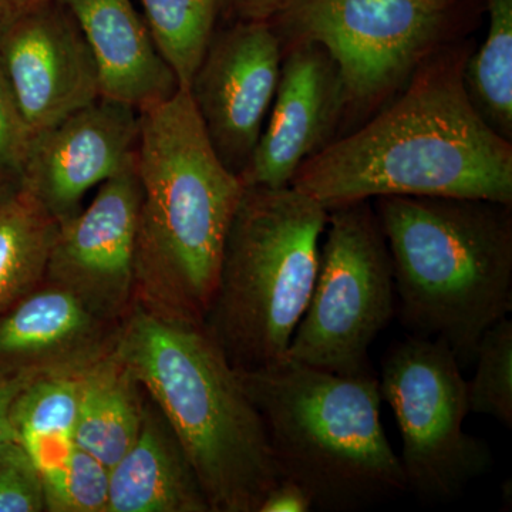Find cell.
Returning a JSON list of instances; mask_svg holds the SVG:
<instances>
[{
  "label": "cell",
  "mask_w": 512,
  "mask_h": 512,
  "mask_svg": "<svg viewBox=\"0 0 512 512\" xmlns=\"http://www.w3.org/2000/svg\"><path fill=\"white\" fill-rule=\"evenodd\" d=\"M466 59L421 64L403 94L299 168L292 187L325 208L380 197L476 198L512 205V143L468 97Z\"/></svg>",
  "instance_id": "1"
},
{
  "label": "cell",
  "mask_w": 512,
  "mask_h": 512,
  "mask_svg": "<svg viewBox=\"0 0 512 512\" xmlns=\"http://www.w3.org/2000/svg\"><path fill=\"white\" fill-rule=\"evenodd\" d=\"M138 113L136 302L204 325L245 185L215 153L188 90Z\"/></svg>",
  "instance_id": "2"
},
{
  "label": "cell",
  "mask_w": 512,
  "mask_h": 512,
  "mask_svg": "<svg viewBox=\"0 0 512 512\" xmlns=\"http://www.w3.org/2000/svg\"><path fill=\"white\" fill-rule=\"evenodd\" d=\"M113 352L170 424L211 512H258L281 476L261 414L205 326L136 302Z\"/></svg>",
  "instance_id": "3"
},
{
  "label": "cell",
  "mask_w": 512,
  "mask_h": 512,
  "mask_svg": "<svg viewBox=\"0 0 512 512\" xmlns=\"http://www.w3.org/2000/svg\"><path fill=\"white\" fill-rule=\"evenodd\" d=\"M400 322L444 340L461 365L485 330L512 311V212L501 202L380 197Z\"/></svg>",
  "instance_id": "4"
},
{
  "label": "cell",
  "mask_w": 512,
  "mask_h": 512,
  "mask_svg": "<svg viewBox=\"0 0 512 512\" xmlns=\"http://www.w3.org/2000/svg\"><path fill=\"white\" fill-rule=\"evenodd\" d=\"M237 372L264 421L281 480L299 485L313 510H362L407 491L375 375H336L291 359Z\"/></svg>",
  "instance_id": "5"
},
{
  "label": "cell",
  "mask_w": 512,
  "mask_h": 512,
  "mask_svg": "<svg viewBox=\"0 0 512 512\" xmlns=\"http://www.w3.org/2000/svg\"><path fill=\"white\" fill-rule=\"evenodd\" d=\"M328 208L292 185L245 187L205 329L238 370L288 359L319 271Z\"/></svg>",
  "instance_id": "6"
},
{
  "label": "cell",
  "mask_w": 512,
  "mask_h": 512,
  "mask_svg": "<svg viewBox=\"0 0 512 512\" xmlns=\"http://www.w3.org/2000/svg\"><path fill=\"white\" fill-rule=\"evenodd\" d=\"M328 211L315 288L288 359L336 375H375L370 348L397 306L392 258L369 201Z\"/></svg>",
  "instance_id": "7"
},
{
  "label": "cell",
  "mask_w": 512,
  "mask_h": 512,
  "mask_svg": "<svg viewBox=\"0 0 512 512\" xmlns=\"http://www.w3.org/2000/svg\"><path fill=\"white\" fill-rule=\"evenodd\" d=\"M379 390L396 419L407 491L450 501L493 463L485 441L464 431L467 380L444 340L412 335L383 360Z\"/></svg>",
  "instance_id": "8"
},
{
  "label": "cell",
  "mask_w": 512,
  "mask_h": 512,
  "mask_svg": "<svg viewBox=\"0 0 512 512\" xmlns=\"http://www.w3.org/2000/svg\"><path fill=\"white\" fill-rule=\"evenodd\" d=\"M440 0H299L285 13L295 42L325 47L345 83L348 104L366 107L412 79L439 39Z\"/></svg>",
  "instance_id": "9"
},
{
  "label": "cell",
  "mask_w": 512,
  "mask_h": 512,
  "mask_svg": "<svg viewBox=\"0 0 512 512\" xmlns=\"http://www.w3.org/2000/svg\"><path fill=\"white\" fill-rule=\"evenodd\" d=\"M140 185L136 163L97 188L87 207L57 225L47 256V284L76 295L111 323L136 303Z\"/></svg>",
  "instance_id": "10"
},
{
  "label": "cell",
  "mask_w": 512,
  "mask_h": 512,
  "mask_svg": "<svg viewBox=\"0 0 512 512\" xmlns=\"http://www.w3.org/2000/svg\"><path fill=\"white\" fill-rule=\"evenodd\" d=\"M282 59L268 22H238L212 35L187 89L215 153L239 177L264 130Z\"/></svg>",
  "instance_id": "11"
},
{
  "label": "cell",
  "mask_w": 512,
  "mask_h": 512,
  "mask_svg": "<svg viewBox=\"0 0 512 512\" xmlns=\"http://www.w3.org/2000/svg\"><path fill=\"white\" fill-rule=\"evenodd\" d=\"M138 134V109L101 96L33 133L20 183L62 224L90 191L136 163Z\"/></svg>",
  "instance_id": "12"
},
{
  "label": "cell",
  "mask_w": 512,
  "mask_h": 512,
  "mask_svg": "<svg viewBox=\"0 0 512 512\" xmlns=\"http://www.w3.org/2000/svg\"><path fill=\"white\" fill-rule=\"evenodd\" d=\"M0 67L32 133L101 97L92 49L59 0L37 6L3 36Z\"/></svg>",
  "instance_id": "13"
},
{
  "label": "cell",
  "mask_w": 512,
  "mask_h": 512,
  "mask_svg": "<svg viewBox=\"0 0 512 512\" xmlns=\"http://www.w3.org/2000/svg\"><path fill=\"white\" fill-rule=\"evenodd\" d=\"M346 106L345 83L328 50L308 40L293 43L282 59L264 130L241 174L245 187L291 185L299 168L332 143Z\"/></svg>",
  "instance_id": "14"
},
{
  "label": "cell",
  "mask_w": 512,
  "mask_h": 512,
  "mask_svg": "<svg viewBox=\"0 0 512 512\" xmlns=\"http://www.w3.org/2000/svg\"><path fill=\"white\" fill-rule=\"evenodd\" d=\"M117 326L72 292L43 281L0 313V373L84 372L113 348Z\"/></svg>",
  "instance_id": "15"
},
{
  "label": "cell",
  "mask_w": 512,
  "mask_h": 512,
  "mask_svg": "<svg viewBox=\"0 0 512 512\" xmlns=\"http://www.w3.org/2000/svg\"><path fill=\"white\" fill-rule=\"evenodd\" d=\"M59 2L69 10L92 49L101 96L140 110L181 89L133 0Z\"/></svg>",
  "instance_id": "16"
},
{
  "label": "cell",
  "mask_w": 512,
  "mask_h": 512,
  "mask_svg": "<svg viewBox=\"0 0 512 512\" xmlns=\"http://www.w3.org/2000/svg\"><path fill=\"white\" fill-rule=\"evenodd\" d=\"M107 512H211L180 441L150 399L136 441L110 468Z\"/></svg>",
  "instance_id": "17"
},
{
  "label": "cell",
  "mask_w": 512,
  "mask_h": 512,
  "mask_svg": "<svg viewBox=\"0 0 512 512\" xmlns=\"http://www.w3.org/2000/svg\"><path fill=\"white\" fill-rule=\"evenodd\" d=\"M146 400L143 387L111 348L83 372L74 444L113 467L140 433Z\"/></svg>",
  "instance_id": "18"
},
{
  "label": "cell",
  "mask_w": 512,
  "mask_h": 512,
  "mask_svg": "<svg viewBox=\"0 0 512 512\" xmlns=\"http://www.w3.org/2000/svg\"><path fill=\"white\" fill-rule=\"evenodd\" d=\"M57 225L20 180L0 185V313L42 284Z\"/></svg>",
  "instance_id": "19"
},
{
  "label": "cell",
  "mask_w": 512,
  "mask_h": 512,
  "mask_svg": "<svg viewBox=\"0 0 512 512\" xmlns=\"http://www.w3.org/2000/svg\"><path fill=\"white\" fill-rule=\"evenodd\" d=\"M82 376L83 372L35 377L13 403L16 441L28 451L39 473L60 466L72 453Z\"/></svg>",
  "instance_id": "20"
},
{
  "label": "cell",
  "mask_w": 512,
  "mask_h": 512,
  "mask_svg": "<svg viewBox=\"0 0 512 512\" xmlns=\"http://www.w3.org/2000/svg\"><path fill=\"white\" fill-rule=\"evenodd\" d=\"M483 45L464 62L468 97L488 126L512 140V0H487Z\"/></svg>",
  "instance_id": "21"
},
{
  "label": "cell",
  "mask_w": 512,
  "mask_h": 512,
  "mask_svg": "<svg viewBox=\"0 0 512 512\" xmlns=\"http://www.w3.org/2000/svg\"><path fill=\"white\" fill-rule=\"evenodd\" d=\"M154 45L187 90L214 35L218 0H140Z\"/></svg>",
  "instance_id": "22"
},
{
  "label": "cell",
  "mask_w": 512,
  "mask_h": 512,
  "mask_svg": "<svg viewBox=\"0 0 512 512\" xmlns=\"http://www.w3.org/2000/svg\"><path fill=\"white\" fill-rule=\"evenodd\" d=\"M476 375L467 382L470 413L483 414L512 427V320L503 318L478 342Z\"/></svg>",
  "instance_id": "23"
},
{
  "label": "cell",
  "mask_w": 512,
  "mask_h": 512,
  "mask_svg": "<svg viewBox=\"0 0 512 512\" xmlns=\"http://www.w3.org/2000/svg\"><path fill=\"white\" fill-rule=\"evenodd\" d=\"M49 512H107L110 467L74 444L60 466L40 473Z\"/></svg>",
  "instance_id": "24"
},
{
  "label": "cell",
  "mask_w": 512,
  "mask_h": 512,
  "mask_svg": "<svg viewBox=\"0 0 512 512\" xmlns=\"http://www.w3.org/2000/svg\"><path fill=\"white\" fill-rule=\"evenodd\" d=\"M46 511L42 477L18 441L0 450V512Z\"/></svg>",
  "instance_id": "25"
},
{
  "label": "cell",
  "mask_w": 512,
  "mask_h": 512,
  "mask_svg": "<svg viewBox=\"0 0 512 512\" xmlns=\"http://www.w3.org/2000/svg\"><path fill=\"white\" fill-rule=\"evenodd\" d=\"M32 136L0 67V185L20 180Z\"/></svg>",
  "instance_id": "26"
},
{
  "label": "cell",
  "mask_w": 512,
  "mask_h": 512,
  "mask_svg": "<svg viewBox=\"0 0 512 512\" xmlns=\"http://www.w3.org/2000/svg\"><path fill=\"white\" fill-rule=\"evenodd\" d=\"M35 379L28 375H5L0 373V450L16 441L12 423V407L20 390Z\"/></svg>",
  "instance_id": "27"
},
{
  "label": "cell",
  "mask_w": 512,
  "mask_h": 512,
  "mask_svg": "<svg viewBox=\"0 0 512 512\" xmlns=\"http://www.w3.org/2000/svg\"><path fill=\"white\" fill-rule=\"evenodd\" d=\"M313 504L309 495L292 481L281 480L266 494L258 512H309Z\"/></svg>",
  "instance_id": "28"
},
{
  "label": "cell",
  "mask_w": 512,
  "mask_h": 512,
  "mask_svg": "<svg viewBox=\"0 0 512 512\" xmlns=\"http://www.w3.org/2000/svg\"><path fill=\"white\" fill-rule=\"evenodd\" d=\"M299 0H228L239 22H269L285 15Z\"/></svg>",
  "instance_id": "29"
},
{
  "label": "cell",
  "mask_w": 512,
  "mask_h": 512,
  "mask_svg": "<svg viewBox=\"0 0 512 512\" xmlns=\"http://www.w3.org/2000/svg\"><path fill=\"white\" fill-rule=\"evenodd\" d=\"M47 0H0V40L20 19Z\"/></svg>",
  "instance_id": "30"
},
{
  "label": "cell",
  "mask_w": 512,
  "mask_h": 512,
  "mask_svg": "<svg viewBox=\"0 0 512 512\" xmlns=\"http://www.w3.org/2000/svg\"><path fill=\"white\" fill-rule=\"evenodd\" d=\"M440 2L447 3V2H448V0H440Z\"/></svg>",
  "instance_id": "31"
}]
</instances>
